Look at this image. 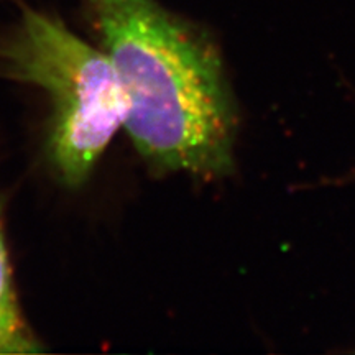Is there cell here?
I'll return each mask as SVG.
<instances>
[{"label":"cell","instance_id":"cell-3","mask_svg":"<svg viewBox=\"0 0 355 355\" xmlns=\"http://www.w3.org/2000/svg\"><path fill=\"white\" fill-rule=\"evenodd\" d=\"M42 344L25 322L12 282L2 219H0V355L38 354Z\"/></svg>","mask_w":355,"mask_h":355},{"label":"cell","instance_id":"cell-1","mask_svg":"<svg viewBox=\"0 0 355 355\" xmlns=\"http://www.w3.org/2000/svg\"><path fill=\"white\" fill-rule=\"evenodd\" d=\"M127 99L123 122L158 175L234 170L237 115L209 37L158 0H83Z\"/></svg>","mask_w":355,"mask_h":355},{"label":"cell","instance_id":"cell-2","mask_svg":"<svg viewBox=\"0 0 355 355\" xmlns=\"http://www.w3.org/2000/svg\"><path fill=\"white\" fill-rule=\"evenodd\" d=\"M0 74L46 92L50 159L63 183L81 186L127 117L125 94L107 55L55 17L25 10L0 40Z\"/></svg>","mask_w":355,"mask_h":355}]
</instances>
